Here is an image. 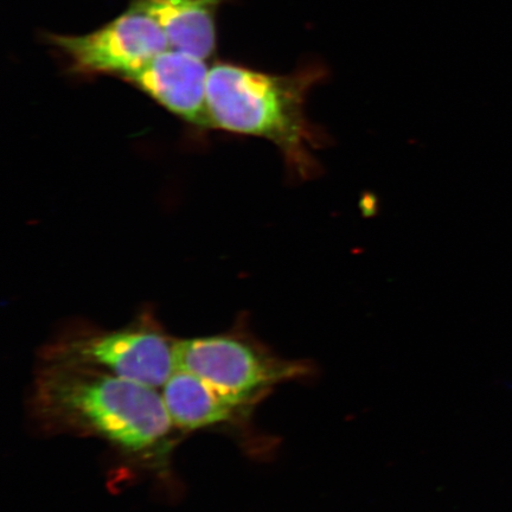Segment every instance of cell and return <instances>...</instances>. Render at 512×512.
I'll return each instance as SVG.
<instances>
[{
    "label": "cell",
    "mask_w": 512,
    "mask_h": 512,
    "mask_svg": "<svg viewBox=\"0 0 512 512\" xmlns=\"http://www.w3.org/2000/svg\"><path fill=\"white\" fill-rule=\"evenodd\" d=\"M176 368L255 409L280 384L307 379L312 367L285 360L246 331L176 341Z\"/></svg>",
    "instance_id": "obj_3"
},
{
    "label": "cell",
    "mask_w": 512,
    "mask_h": 512,
    "mask_svg": "<svg viewBox=\"0 0 512 512\" xmlns=\"http://www.w3.org/2000/svg\"><path fill=\"white\" fill-rule=\"evenodd\" d=\"M206 60L168 49L124 78L171 113L201 127H210Z\"/></svg>",
    "instance_id": "obj_6"
},
{
    "label": "cell",
    "mask_w": 512,
    "mask_h": 512,
    "mask_svg": "<svg viewBox=\"0 0 512 512\" xmlns=\"http://www.w3.org/2000/svg\"><path fill=\"white\" fill-rule=\"evenodd\" d=\"M166 411L179 432L245 427L254 409L184 370H176L162 390Z\"/></svg>",
    "instance_id": "obj_7"
},
{
    "label": "cell",
    "mask_w": 512,
    "mask_h": 512,
    "mask_svg": "<svg viewBox=\"0 0 512 512\" xmlns=\"http://www.w3.org/2000/svg\"><path fill=\"white\" fill-rule=\"evenodd\" d=\"M224 0H137L156 19L172 49L207 60L216 47V10Z\"/></svg>",
    "instance_id": "obj_8"
},
{
    "label": "cell",
    "mask_w": 512,
    "mask_h": 512,
    "mask_svg": "<svg viewBox=\"0 0 512 512\" xmlns=\"http://www.w3.org/2000/svg\"><path fill=\"white\" fill-rule=\"evenodd\" d=\"M176 341L152 320L118 330L68 332L41 352L42 363L102 371L162 390L175 374Z\"/></svg>",
    "instance_id": "obj_4"
},
{
    "label": "cell",
    "mask_w": 512,
    "mask_h": 512,
    "mask_svg": "<svg viewBox=\"0 0 512 512\" xmlns=\"http://www.w3.org/2000/svg\"><path fill=\"white\" fill-rule=\"evenodd\" d=\"M30 408L46 432L99 439L159 469L177 443L159 389L99 370L42 363Z\"/></svg>",
    "instance_id": "obj_1"
},
{
    "label": "cell",
    "mask_w": 512,
    "mask_h": 512,
    "mask_svg": "<svg viewBox=\"0 0 512 512\" xmlns=\"http://www.w3.org/2000/svg\"><path fill=\"white\" fill-rule=\"evenodd\" d=\"M53 41L82 72L121 76L171 48L156 19L136 3L125 14L91 34L55 36Z\"/></svg>",
    "instance_id": "obj_5"
},
{
    "label": "cell",
    "mask_w": 512,
    "mask_h": 512,
    "mask_svg": "<svg viewBox=\"0 0 512 512\" xmlns=\"http://www.w3.org/2000/svg\"><path fill=\"white\" fill-rule=\"evenodd\" d=\"M325 76V70L315 66L272 75L216 64L209 69L207 85L210 127L268 140L278 147L294 181H310L322 172L315 151L329 139L307 118L306 100Z\"/></svg>",
    "instance_id": "obj_2"
}]
</instances>
